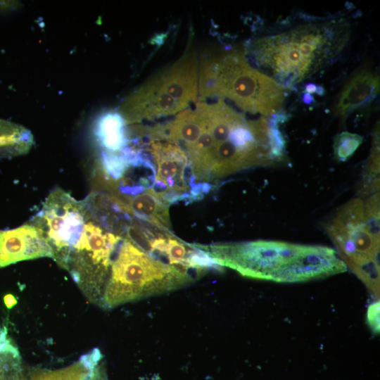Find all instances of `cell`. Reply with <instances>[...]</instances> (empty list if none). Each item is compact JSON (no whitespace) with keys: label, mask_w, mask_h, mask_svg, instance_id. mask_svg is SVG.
I'll return each instance as SVG.
<instances>
[{"label":"cell","mask_w":380,"mask_h":380,"mask_svg":"<svg viewBox=\"0 0 380 380\" xmlns=\"http://www.w3.org/2000/svg\"><path fill=\"white\" fill-rule=\"evenodd\" d=\"M349 34L342 19L310 21L255 39L245 53L262 72L291 87L332 62Z\"/></svg>","instance_id":"obj_1"},{"label":"cell","mask_w":380,"mask_h":380,"mask_svg":"<svg viewBox=\"0 0 380 380\" xmlns=\"http://www.w3.org/2000/svg\"><path fill=\"white\" fill-rule=\"evenodd\" d=\"M84 199L82 232L61 267L70 273L84 296L99 305L113 255L127 228L101 194H89Z\"/></svg>","instance_id":"obj_2"},{"label":"cell","mask_w":380,"mask_h":380,"mask_svg":"<svg viewBox=\"0 0 380 380\" xmlns=\"http://www.w3.org/2000/svg\"><path fill=\"white\" fill-rule=\"evenodd\" d=\"M199 101L228 99L241 109L270 116L281 108L285 89L252 67L241 50L205 57L198 72Z\"/></svg>","instance_id":"obj_3"},{"label":"cell","mask_w":380,"mask_h":380,"mask_svg":"<svg viewBox=\"0 0 380 380\" xmlns=\"http://www.w3.org/2000/svg\"><path fill=\"white\" fill-rule=\"evenodd\" d=\"M306 245L274 241L224 243L201 246L219 265L241 275L277 282L281 273L303 252Z\"/></svg>","instance_id":"obj_4"},{"label":"cell","mask_w":380,"mask_h":380,"mask_svg":"<svg viewBox=\"0 0 380 380\" xmlns=\"http://www.w3.org/2000/svg\"><path fill=\"white\" fill-rule=\"evenodd\" d=\"M327 232L347 267L351 270L369 260L379 265V241L366 228L361 199L355 198L344 205L327 227Z\"/></svg>","instance_id":"obj_5"},{"label":"cell","mask_w":380,"mask_h":380,"mask_svg":"<svg viewBox=\"0 0 380 380\" xmlns=\"http://www.w3.org/2000/svg\"><path fill=\"white\" fill-rule=\"evenodd\" d=\"M198 69L196 53L188 48L172 65L147 82L159 93L172 97L187 108L198 98Z\"/></svg>","instance_id":"obj_6"},{"label":"cell","mask_w":380,"mask_h":380,"mask_svg":"<svg viewBox=\"0 0 380 380\" xmlns=\"http://www.w3.org/2000/svg\"><path fill=\"white\" fill-rule=\"evenodd\" d=\"M43 257L52 258V250L42 231L32 223L0 230V267Z\"/></svg>","instance_id":"obj_7"},{"label":"cell","mask_w":380,"mask_h":380,"mask_svg":"<svg viewBox=\"0 0 380 380\" xmlns=\"http://www.w3.org/2000/svg\"><path fill=\"white\" fill-rule=\"evenodd\" d=\"M186 108L180 102L158 92L145 82L125 99L120 114L128 125L175 115Z\"/></svg>","instance_id":"obj_8"},{"label":"cell","mask_w":380,"mask_h":380,"mask_svg":"<svg viewBox=\"0 0 380 380\" xmlns=\"http://www.w3.org/2000/svg\"><path fill=\"white\" fill-rule=\"evenodd\" d=\"M379 76L369 70L355 73L343 87L335 106V114L345 118L350 112L372 101L379 91Z\"/></svg>","instance_id":"obj_9"},{"label":"cell","mask_w":380,"mask_h":380,"mask_svg":"<svg viewBox=\"0 0 380 380\" xmlns=\"http://www.w3.org/2000/svg\"><path fill=\"white\" fill-rule=\"evenodd\" d=\"M95 134L106 153H120L129 143L127 125L122 115L108 113L98 121Z\"/></svg>","instance_id":"obj_10"},{"label":"cell","mask_w":380,"mask_h":380,"mask_svg":"<svg viewBox=\"0 0 380 380\" xmlns=\"http://www.w3.org/2000/svg\"><path fill=\"white\" fill-rule=\"evenodd\" d=\"M125 204L129 213L135 217L156 225L160 229L170 226L167 205L158 199L149 189L137 195L127 197Z\"/></svg>","instance_id":"obj_11"},{"label":"cell","mask_w":380,"mask_h":380,"mask_svg":"<svg viewBox=\"0 0 380 380\" xmlns=\"http://www.w3.org/2000/svg\"><path fill=\"white\" fill-rule=\"evenodd\" d=\"M102 357L98 348L83 355L76 362L56 370L33 372L32 380H89Z\"/></svg>","instance_id":"obj_12"},{"label":"cell","mask_w":380,"mask_h":380,"mask_svg":"<svg viewBox=\"0 0 380 380\" xmlns=\"http://www.w3.org/2000/svg\"><path fill=\"white\" fill-rule=\"evenodd\" d=\"M363 137L357 134L343 132L334 139V155L338 162L349 159L362 143Z\"/></svg>","instance_id":"obj_13"},{"label":"cell","mask_w":380,"mask_h":380,"mask_svg":"<svg viewBox=\"0 0 380 380\" xmlns=\"http://www.w3.org/2000/svg\"><path fill=\"white\" fill-rule=\"evenodd\" d=\"M365 226L368 232L379 241V193L369 196L364 205Z\"/></svg>","instance_id":"obj_14"},{"label":"cell","mask_w":380,"mask_h":380,"mask_svg":"<svg viewBox=\"0 0 380 380\" xmlns=\"http://www.w3.org/2000/svg\"><path fill=\"white\" fill-rule=\"evenodd\" d=\"M380 303L379 300L371 303L367 310V324L372 331L376 334L379 333L380 324Z\"/></svg>","instance_id":"obj_15"},{"label":"cell","mask_w":380,"mask_h":380,"mask_svg":"<svg viewBox=\"0 0 380 380\" xmlns=\"http://www.w3.org/2000/svg\"><path fill=\"white\" fill-rule=\"evenodd\" d=\"M4 302L7 308H11L16 303V300L12 295L8 294L4 297Z\"/></svg>","instance_id":"obj_16"},{"label":"cell","mask_w":380,"mask_h":380,"mask_svg":"<svg viewBox=\"0 0 380 380\" xmlns=\"http://www.w3.org/2000/svg\"><path fill=\"white\" fill-rule=\"evenodd\" d=\"M316 86L315 84H309L306 87V90L308 93H313L315 91Z\"/></svg>","instance_id":"obj_17"}]
</instances>
